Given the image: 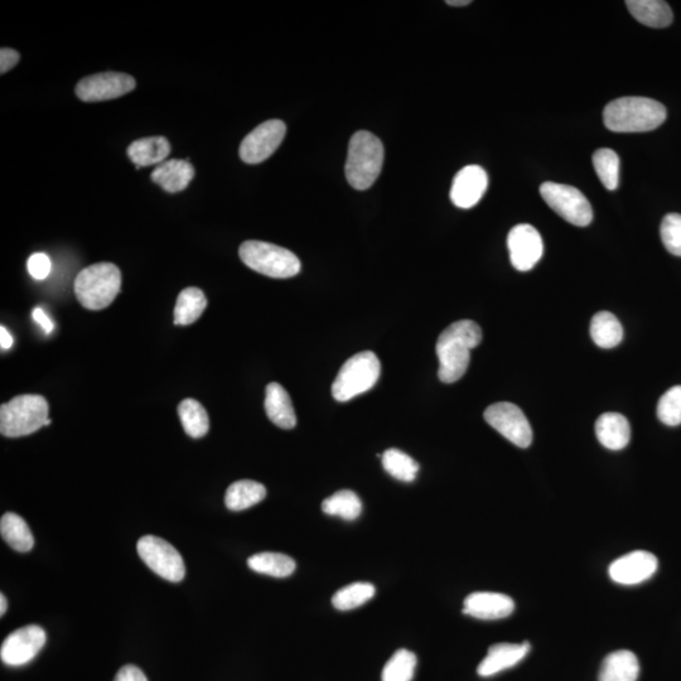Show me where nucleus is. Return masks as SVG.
I'll use <instances>...</instances> for the list:
<instances>
[{
  "label": "nucleus",
  "instance_id": "1",
  "mask_svg": "<svg viewBox=\"0 0 681 681\" xmlns=\"http://www.w3.org/2000/svg\"><path fill=\"white\" fill-rule=\"evenodd\" d=\"M482 341V331L476 322L462 320L452 323L438 337L436 351L438 376L442 383L453 384L466 374L471 350Z\"/></svg>",
  "mask_w": 681,
  "mask_h": 681
},
{
  "label": "nucleus",
  "instance_id": "2",
  "mask_svg": "<svg viewBox=\"0 0 681 681\" xmlns=\"http://www.w3.org/2000/svg\"><path fill=\"white\" fill-rule=\"evenodd\" d=\"M666 120L665 106L640 96H627L608 104L603 122L615 133H644L658 129Z\"/></svg>",
  "mask_w": 681,
  "mask_h": 681
},
{
  "label": "nucleus",
  "instance_id": "3",
  "mask_svg": "<svg viewBox=\"0 0 681 681\" xmlns=\"http://www.w3.org/2000/svg\"><path fill=\"white\" fill-rule=\"evenodd\" d=\"M384 146L374 134L361 130L352 135L346 159V178L355 190H369L380 176Z\"/></svg>",
  "mask_w": 681,
  "mask_h": 681
},
{
  "label": "nucleus",
  "instance_id": "4",
  "mask_svg": "<svg viewBox=\"0 0 681 681\" xmlns=\"http://www.w3.org/2000/svg\"><path fill=\"white\" fill-rule=\"evenodd\" d=\"M122 288V273L117 265L99 263L81 270L75 279V294L82 307L101 311L109 307Z\"/></svg>",
  "mask_w": 681,
  "mask_h": 681
},
{
  "label": "nucleus",
  "instance_id": "5",
  "mask_svg": "<svg viewBox=\"0 0 681 681\" xmlns=\"http://www.w3.org/2000/svg\"><path fill=\"white\" fill-rule=\"evenodd\" d=\"M381 374L378 356L371 351L360 352L347 360L333 381L332 395L337 402H349L374 388Z\"/></svg>",
  "mask_w": 681,
  "mask_h": 681
},
{
  "label": "nucleus",
  "instance_id": "6",
  "mask_svg": "<svg viewBox=\"0 0 681 681\" xmlns=\"http://www.w3.org/2000/svg\"><path fill=\"white\" fill-rule=\"evenodd\" d=\"M239 255L246 267L270 278H292L301 272V262L282 246L249 240L240 246Z\"/></svg>",
  "mask_w": 681,
  "mask_h": 681
},
{
  "label": "nucleus",
  "instance_id": "7",
  "mask_svg": "<svg viewBox=\"0 0 681 681\" xmlns=\"http://www.w3.org/2000/svg\"><path fill=\"white\" fill-rule=\"evenodd\" d=\"M48 419V403L41 395H21L0 408V432L17 438L40 431Z\"/></svg>",
  "mask_w": 681,
  "mask_h": 681
},
{
  "label": "nucleus",
  "instance_id": "8",
  "mask_svg": "<svg viewBox=\"0 0 681 681\" xmlns=\"http://www.w3.org/2000/svg\"><path fill=\"white\" fill-rule=\"evenodd\" d=\"M540 195L550 209L569 224L588 226L593 220V210L587 197L576 187L545 182L540 186Z\"/></svg>",
  "mask_w": 681,
  "mask_h": 681
},
{
  "label": "nucleus",
  "instance_id": "9",
  "mask_svg": "<svg viewBox=\"0 0 681 681\" xmlns=\"http://www.w3.org/2000/svg\"><path fill=\"white\" fill-rule=\"evenodd\" d=\"M137 549L140 559L159 577L173 583H180L185 578V562L166 540L153 535L143 536Z\"/></svg>",
  "mask_w": 681,
  "mask_h": 681
},
{
  "label": "nucleus",
  "instance_id": "10",
  "mask_svg": "<svg viewBox=\"0 0 681 681\" xmlns=\"http://www.w3.org/2000/svg\"><path fill=\"white\" fill-rule=\"evenodd\" d=\"M485 420L519 448H528L533 442V429L519 407L511 403H496L486 409Z\"/></svg>",
  "mask_w": 681,
  "mask_h": 681
},
{
  "label": "nucleus",
  "instance_id": "11",
  "mask_svg": "<svg viewBox=\"0 0 681 681\" xmlns=\"http://www.w3.org/2000/svg\"><path fill=\"white\" fill-rule=\"evenodd\" d=\"M287 127L282 120H268L246 135L240 146V158L248 164L267 161L286 137Z\"/></svg>",
  "mask_w": 681,
  "mask_h": 681
},
{
  "label": "nucleus",
  "instance_id": "12",
  "mask_svg": "<svg viewBox=\"0 0 681 681\" xmlns=\"http://www.w3.org/2000/svg\"><path fill=\"white\" fill-rule=\"evenodd\" d=\"M137 82L132 76L120 72H104L82 79L76 86V95L86 103L122 98L133 91Z\"/></svg>",
  "mask_w": 681,
  "mask_h": 681
},
{
  "label": "nucleus",
  "instance_id": "13",
  "mask_svg": "<svg viewBox=\"0 0 681 681\" xmlns=\"http://www.w3.org/2000/svg\"><path fill=\"white\" fill-rule=\"evenodd\" d=\"M46 632L42 627L30 625L22 627L4 640L0 658L9 666H22L31 663L45 646Z\"/></svg>",
  "mask_w": 681,
  "mask_h": 681
},
{
  "label": "nucleus",
  "instance_id": "14",
  "mask_svg": "<svg viewBox=\"0 0 681 681\" xmlns=\"http://www.w3.org/2000/svg\"><path fill=\"white\" fill-rule=\"evenodd\" d=\"M511 264L519 272L533 269L544 253L542 236L534 226L521 224L511 229L507 236Z\"/></svg>",
  "mask_w": 681,
  "mask_h": 681
},
{
  "label": "nucleus",
  "instance_id": "15",
  "mask_svg": "<svg viewBox=\"0 0 681 681\" xmlns=\"http://www.w3.org/2000/svg\"><path fill=\"white\" fill-rule=\"evenodd\" d=\"M659 562L654 554L645 550H636L618 558L611 564L610 577L613 582L623 586H635L649 581L658 571Z\"/></svg>",
  "mask_w": 681,
  "mask_h": 681
},
{
  "label": "nucleus",
  "instance_id": "16",
  "mask_svg": "<svg viewBox=\"0 0 681 681\" xmlns=\"http://www.w3.org/2000/svg\"><path fill=\"white\" fill-rule=\"evenodd\" d=\"M489 186V177L480 166L462 168L454 177L451 188V200L460 209H471L476 206Z\"/></svg>",
  "mask_w": 681,
  "mask_h": 681
},
{
  "label": "nucleus",
  "instance_id": "17",
  "mask_svg": "<svg viewBox=\"0 0 681 681\" xmlns=\"http://www.w3.org/2000/svg\"><path fill=\"white\" fill-rule=\"evenodd\" d=\"M463 605L465 615L485 621L501 620L515 610V603L509 596L494 592L471 593Z\"/></svg>",
  "mask_w": 681,
  "mask_h": 681
},
{
  "label": "nucleus",
  "instance_id": "18",
  "mask_svg": "<svg viewBox=\"0 0 681 681\" xmlns=\"http://www.w3.org/2000/svg\"><path fill=\"white\" fill-rule=\"evenodd\" d=\"M530 645L525 644H496L487 652L486 658L478 665V675L489 678L510 668H514L528 655Z\"/></svg>",
  "mask_w": 681,
  "mask_h": 681
},
{
  "label": "nucleus",
  "instance_id": "19",
  "mask_svg": "<svg viewBox=\"0 0 681 681\" xmlns=\"http://www.w3.org/2000/svg\"><path fill=\"white\" fill-rule=\"evenodd\" d=\"M193 177L195 168L185 159H169L159 164L152 173V180L169 193L186 190Z\"/></svg>",
  "mask_w": 681,
  "mask_h": 681
},
{
  "label": "nucleus",
  "instance_id": "20",
  "mask_svg": "<svg viewBox=\"0 0 681 681\" xmlns=\"http://www.w3.org/2000/svg\"><path fill=\"white\" fill-rule=\"evenodd\" d=\"M598 441L611 451H621L629 444L631 427L629 420L618 413H605L596 423Z\"/></svg>",
  "mask_w": 681,
  "mask_h": 681
},
{
  "label": "nucleus",
  "instance_id": "21",
  "mask_svg": "<svg viewBox=\"0 0 681 681\" xmlns=\"http://www.w3.org/2000/svg\"><path fill=\"white\" fill-rule=\"evenodd\" d=\"M265 412L268 418L282 429H293L297 424V415L294 412L291 396L287 390L278 383H272L265 390Z\"/></svg>",
  "mask_w": 681,
  "mask_h": 681
},
{
  "label": "nucleus",
  "instance_id": "22",
  "mask_svg": "<svg viewBox=\"0 0 681 681\" xmlns=\"http://www.w3.org/2000/svg\"><path fill=\"white\" fill-rule=\"evenodd\" d=\"M639 674L640 664L634 652L620 650L603 660L598 681H637Z\"/></svg>",
  "mask_w": 681,
  "mask_h": 681
},
{
  "label": "nucleus",
  "instance_id": "23",
  "mask_svg": "<svg viewBox=\"0 0 681 681\" xmlns=\"http://www.w3.org/2000/svg\"><path fill=\"white\" fill-rule=\"evenodd\" d=\"M171 153V144L164 137H149L135 140L128 148V156L140 167L154 166L166 162Z\"/></svg>",
  "mask_w": 681,
  "mask_h": 681
},
{
  "label": "nucleus",
  "instance_id": "24",
  "mask_svg": "<svg viewBox=\"0 0 681 681\" xmlns=\"http://www.w3.org/2000/svg\"><path fill=\"white\" fill-rule=\"evenodd\" d=\"M632 17L651 28H665L673 23V11L666 2L661 0H627Z\"/></svg>",
  "mask_w": 681,
  "mask_h": 681
},
{
  "label": "nucleus",
  "instance_id": "25",
  "mask_svg": "<svg viewBox=\"0 0 681 681\" xmlns=\"http://www.w3.org/2000/svg\"><path fill=\"white\" fill-rule=\"evenodd\" d=\"M267 496V489L259 482L241 480L234 482L225 495V504L231 511H243L259 504Z\"/></svg>",
  "mask_w": 681,
  "mask_h": 681
},
{
  "label": "nucleus",
  "instance_id": "26",
  "mask_svg": "<svg viewBox=\"0 0 681 681\" xmlns=\"http://www.w3.org/2000/svg\"><path fill=\"white\" fill-rule=\"evenodd\" d=\"M0 534L9 544V547L19 553L31 552L33 545H35V538H33L30 526L21 516L14 513H7L2 516Z\"/></svg>",
  "mask_w": 681,
  "mask_h": 681
},
{
  "label": "nucleus",
  "instance_id": "27",
  "mask_svg": "<svg viewBox=\"0 0 681 681\" xmlns=\"http://www.w3.org/2000/svg\"><path fill=\"white\" fill-rule=\"evenodd\" d=\"M206 307L207 298L201 289L195 287L183 289L177 298L175 325H192L202 316Z\"/></svg>",
  "mask_w": 681,
  "mask_h": 681
},
{
  "label": "nucleus",
  "instance_id": "28",
  "mask_svg": "<svg viewBox=\"0 0 681 681\" xmlns=\"http://www.w3.org/2000/svg\"><path fill=\"white\" fill-rule=\"evenodd\" d=\"M591 336L594 344L601 349H613L621 344L623 328L612 313L600 312L592 318Z\"/></svg>",
  "mask_w": 681,
  "mask_h": 681
},
{
  "label": "nucleus",
  "instance_id": "29",
  "mask_svg": "<svg viewBox=\"0 0 681 681\" xmlns=\"http://www.w3.org/2000/svg\"><path fill=\"white\" fill-rule=\"evenodd\" d=\"M251 571L275 578H286L296 571V562L282 553H259L248 560Z\"/></svg>",
  "mask_w": 681,
  "mask_h": 681
},
{
  "label": "nucleus",
  "instance_id": "30",
  "mask_svg": "<svg viewBox=\"0 0 681 681\" xmlns=\"http://www.w3.org/2000/svg\"><path fill=\"white\" fill-rule=\"evenodd\" d=\"M183 429L192 438L206 436L210 429L209 415L206 409L195 399H185L178 407Z\"/></svg>",
  "mask_w": 681,
  "mask_h": 681
},
{
  "label": "nucleus",
  "instance_id": "31",
  "mask_svg": "<svg viewBox=\"0 0 681 681\" xmlns=\"http://www.w3.org/2000/svg\"><path fill=\"white\" fill-rule=\"evenodd\" d=\"M322 510L327 515L354 521L361 515L362 502L354 491L342 490L323 501Z\"/></svg>",
  "mask_w": 681,
  "mask_h": 681
},
{
  "label": "nucleus",
  "instance_id": "32",
  "mask_svg": "<svg viewBox=\"0 0 681 681\" xmlns=\"http://www.w3.org/2000/svg\"><path fill=\"white\" fill-rule=\"evenodd\" d=\"M383 467L390 476L403 482H413L419 472L417 461L400 449L390 448L381 456Z\"/></svg>",
  "mask_w": 681,
  "mask_h": 681
},
{
  "label": "nucleus",
  "instance_id": "33",
  "mask_svg": "<svg viewBox=\"0 0 681 681\" xmlns=\"http://www.w3.org/2000/svg\"><path fill=\"white\" fill-rule=\"evenodd\" d=\"M375 596V587L371 583L357 582L349 584L336 592L332 605L338 611H350L365 605Z\"/></svg>",
  "mask_w": 681,
  "mask_h": 681
},
{
  "label": "nucleus",
  "instance_id": "34",
  "mask_svg": "<svg viewBox=\"0 0 681 681\" xmlns=\"http://www.w3.org/2000/svg\"><path fill=\"white\" fill-rule=\"evenodd\" d=\"M593 166L602 185L608 191H615L620 181V157L617 153L608 148L598 149L593 154Z\"/></svg>",
  "mask_w": 681,
  "mask_h": 681
},
{
  "label": "nucleus",
  "instance_id": "35",
  "mask_svg": "<svg viewBox=\"0 0 681 681\" xmlns=\"http://www.w3.org/2000/svg\"><path fill=\"white\" fill-rule=\"evenodd\" d=\"M415 668H417V656L409 650H398L384 666L383 681H412Z\"/></svg>",
  "mask_w": 681,
  "mask_h": 681
},
{
  "label": "nucleus",
  "instance_id": "36",
  "mask_svg": "<svg viewBox=\"0 0 681 681\" xmlns=\"http://www.w3.org/2000/svg\"><path fill=\"white\" fill-rule=\"evenodd\" d=\"M658 417L669 427L681 424V386H674L661 396Z\"/></svg>",
  "mask_w": 681,
  "mask_h": 681
},
{
  "label": "nucleus",
  "instance_id": "37",
  "mask_svg": "<svg viewBox=\"0 0 681 681\" xmlns=\"http://www.w3.org/2000/svg\"><path fill=\"white\" fill-rule=\"evenodd\" d=\"M660 234L666 250L675 257H681V215H666L661 222Z\"/></svg>",
  "mask_w": 681,
  "mask_h": 681
},
{
  "label": "nucleus",
  "instance_id": "38",
  "mask_svg": "<svg viewBox=\"0 0 681 681\" xmlns=\"http://www.w3.org/2000/svg\"><path fill=\"white\" fill-rule=\"evenodd\" d=\"M28 272L37 280L46 279L51 272V260L46 254H33L27 263Z\"/></svg>",
  "mask_w": 681,
  "mask_h": 681
},
{
  "label": "nucleus",
  "instance_id": "39",
  "mask_svg": "<svg viewBox=\"0 0 681 681\" xmlns=\"http://www.w3.org/2000/svg\"><path fill=\"white\" fill-rule=\"evenodd\" d=\"M114 681H148V679L137 666L125 665L118 671Z\"/></svg>",
  "mask_w": 681,
  "mask_h": 681
},
{
  "label": "nucleus",
  "instance_id": "40",
  "mask_svg": "<svg viewBox=\"0 0 681 681\" xmlns=\"http://www.w3.org/2000/svg\"><path fill=\"white\" fill-rule=\"evenodd\" d=\"M19 53L12 50V48H2L0 51V72L6 74L7 71L13 69L18 64Z\"/></svg>",
  "mask_w": 681,
  "mask_h": 681
},
{
  "label": "nucleus",
  "instance_id": "41",
  "mask_svg": "<svg viewBox=\"0 0 681 681\" xmlns=\"http://www.w3.org/2000/svg\"><path fill=\"white\" fill-rule=\"evenodd\" d=\"M33 320L38 323L43 328V331H45L48 335V333H51L53 330V325L52 321L50 320V317L46 315L45 312L42 311L41 308H35V311H33Z\"/></svg>",
  "mask_w": 681,
  "mask_h": 681
},
{
  "label": "nucleus",
  "instance_id": "42",
  "mask_svg": "<svg viewBox=\"0 0 681 681\" xmlns=\"http://www.w3.org/2000/svg\"><path fill=\"white\" fill-rule=\"evenodd\" d=\"M0 345H2L3 350L11 349L13 346V337L9 335L6 327H0Z\"/></svg>",
  "mask_w": 681,
  "mask_h": 681
},
{
  "label": "nucleus",
  "instance_id": "43",
  "mask_svg": "<svg viewBox=\"0 0 681 681\" xmlns=\"http://www.w3.org/2000/svg\"><path fill=\"white\" fill-rule=\"evenodd\" d=\"M446 3L452 7H466L471 4V0H448Z\"/></svg>",
  "mask_w": 681,
  "mask_h": 681
},
{
  "label": "nucleus",
  "instance_id": "44",
  "mask_svg": "<svg viewBox=\"0 0 681 681\" xmlns=\"http://www.w3.org/2000/svg\"><path fill=\"white\" fill-rule=\"evenodd\" d=\"M6 611H7V600H6V596H4V594H2V596H0V616H4V613H6Z\"/></svg>",
  "mask_w": 681,
  "mask_h": 681
},
{
  "label": "nucleus",
  "instance_id": "45",
  "mask_svg": "<svg viewBox=\"0 0 681 681\" xmlns=\"http://www.w3.org/2000/svg\"><path fill=\"white\" fill-rule=\"evenodd\" d=\"M50 424H51V419H47L45 425H50Z\"/></svg>",
  "mask_w": 681,
  "mask_h": 681
}]
</instances>
